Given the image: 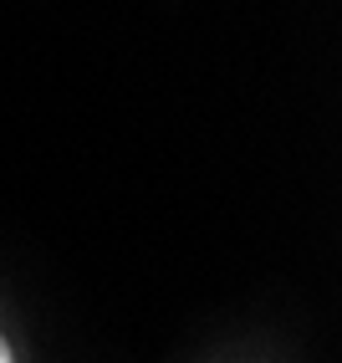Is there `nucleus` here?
I'll return each mask as SVG.
<instances>
[{
  "instance_id": "obj_1",
  "label": "nucleus",
  "mask_w": 342,
  "mask_h": 363,
  "mask_svg": "<svg viewBox=\"0 0 342 363\" xmlns=\"http://www.w3.org/2000/svg\"><path fill=\"white\" fill-rule=\"evenodd\" d=\"M0 363H16V353H11V343L0 337Z\"/></svg>"
}]
</instances>
